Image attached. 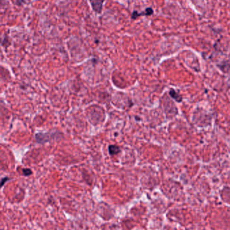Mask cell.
<instances>
[{"label":"cell","mask_w":230,"mask_h":230,"mask_svg":"<svg viewBox=\"0 0 230 230\" xmlns=\"http://www.w3.org/2000/svg\"><path fill=\"white\" fill-rule=\"evenodd\" d=\"M91 6L95 12L100 14L103 9V4L105 0H90Z\"/></svg>","instance_id":"obj_1"},{"label":"cell","mask_w":230,"mask_h":230,"mask_svg":"<svg viewBox=\"0 0 230 230\" xmlns=\"http://www.w3.org/2000/svg\"><path fill=\"white\" fill-rule=\"evenodd\" d=\"M108 149H109V154L111 156L116 155L120 152V148L117 145H109Z\"/></svg>","instance_id":"obj_4"},{"label":"cell","mask_w":230,"mask_h":230,"mask_svg":"<svg viewBox=\"0 0 230 230\" xmlns=\"http://www.w3.org/2000/svg\"><path fill=\"white\" fill-rule=\"evenodd\" d=\"M23 174L24 176H30L32 174V171L28 168H24L23 170Z\"/></svg>","instance_id":"obj_5"},{"label":"cell","mask_w":230,"mask_h":230,"mask_svg":"<svg viewBox=\"0 0 230 230\" xmlns=\"http://www.w3.org/2000/svg\"><path fill=\"white\" fill-rule=\"evenodd\" d=\"M54 135L55 134L51 135L50 133H38L36 135V139L39 143H46L48 141H49L50 139L52 138Z\"/></svg>","instance_id":"obj_2"},{"label":"cell","mask_w":230,"mask_h":230,"mask_svg":"<svg viewBox=\"0 0 230 230\" xmlns=\"http://www.w3.org/2000/svg\"><path fill=\"white\" fill-rule=\"evenodd\" d=\"M152 13H153V11H152V8L146 9L145 12L142 13H138V12H136V11H134L132 14V18L136 19L137 18L140 16V15H150L152 14Z\"/></svg>","instance_id":"obj_3"}]
</instances>
